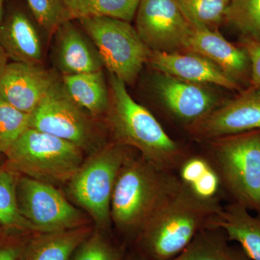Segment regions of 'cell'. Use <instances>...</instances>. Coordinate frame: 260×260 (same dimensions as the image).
I'll return each instance as SVG.
<instances>
[{
  "mask_svg": "<svg viewBox=\"0 0 260 260\" xmlns=\"http://www.w3.org/2000/svg\"><path fill=\"white\" fill-rule=\"evenodd\" d=\"M91 39L104 68L124 83L138 78L150 50L129 22L111 18L75 20Z\"/></svg>",
  "mask_w": 260,
  "mask_h": 260,
  "instance_id": "cell-7",
  "label": "cell"
},
{
  "mask_svg": "<svg viewBox=\"0 0 260 260\" xmlns=\"http://www.w3.org/2000/svg\"><path fill=\"white\" fill-rule=\"evenodd\" d=\"M61 85L71 100L90 116H105L109 105V90L103 70L62 75Z\"/></svg>",
  "mask_w": 260,
  "mask_h": 260,
  "instance_id": "cell-20",
  "label": "cell"
},
{
  "mask_svg": "<svg viewBox=\"0 0 260 260\" xmlns=\"http://www.w3.org/2000/svg\"><path fill=\"white\" fill-rule=\"evenodd\" d=\"M241 46L246 51L250 62L249 90L260 88V41L253 38L242 37Z\"/></svg>",
  "mask_w": 260,
  "mask_h": 260,
  "instance_id": "cell-30",
  "label": "cell"
},
{
  "mask_svg": "<svg viewBox=\"0 0 260 260\" xmlns=\"http://www.w3.org/2000/svg\"><path fill=\"white\" fill-rule=\"evenodd\" d=\"M236 242L251 260H260V215H252L242 205L231 203L223 206L212 223Z\"/></svg>",
  "mask_w": 260,
  "mask_h": 260,
  "instance_id": "cell-18",
  "label": "cell"
},
{
  "mask_svg": "<svg viewBox=\"0 0 260 260\" xmlns=\"http://www.w3.org/2000/svg\"><path fill=\"white\" fill-rule=\"evenodd\" d=\"M93 231L88 225L61 232L36 233L25 244L20 260H70Z\"/></svg>",
  "mask_w": 260,
  "mask_h": 260,
  "instance_id": "cell-19",
  "label": "cell"
},
{
  "mask_svg": "<svg viewBox=\"0 0 260 260\" xmlns=\"http://www.w3.org/2000/svg\"><path fill=\"white\" fill-rule=\"evenodd\" d=\"M212 167L233 203L260 215V129L210 140Z\"/></svg>",
  "mask_w": 260,
  "mask_h": 260,
  "instance_id": "cell-4",
  "label": "cell"
},
{
  "mask_svg": "<svg viewBox=\"0 0 260 260\" xmlns=\"http://www.w3.org/2000/svg\"><path fill=\"white\" fill-rule=\"evenodd\" d=\"M223 206L218 198L208 199L178 180L144 226L137 234L150 260H170L212 223Z\"/></svg>",
  "mask_w": 260,
  "mask_h": 260,
  "instance_id": "cell-1",
  "label": "cell"
},
{
  "mask_svg": "<svg viewBox=\"0 0 260 260\" xmlns=\"http://www.w3.org/2000/svg\"><path fill=\"white\" fill-rule=\"evenodd\" d=\"M174 173L159 170L141 156H130L118 174L111 218L121 232L138 234L177 184Z\"/></svg>",
  "mask_w": 260,
  "mask_h": 260,
  "instance_id": "cell-3",
  "label": "cell"
},
{
  "mask_svg": "<svg viewBox=\"0 0 260 260\" xmlns=\"http://www.w3.org/2000/svg\"><path fill=\"white\" fill-rule=\"evenodd\" d=\"M193 28L218 31L230 0H176Z\"/></svg>",
  "mask_w": 260,
  "mask_h": 260,
  "instance_id": "cell-24",
  "label": "cell"
},
{
  "mask_svg": "<svg viewBox=\"0 0 260 260\" xmlns=\"http://www.w3.org/2000/svg\"><path fill=\"white\" fill-rule=\"evenodd\" d=\"M92 118L65 93L61 80L30 114L29 127L54 135L83 151L92 153L103 145Z\"/></svg>",
  "mask_w": 260,
  "mask_h": 260,
  "instance_id": "cell-9",
  "label": "cell"
},
{
  "mask_svg": "<svg viewBox=\"0 0 260 260\" xmlns=\"http://www.w3.org/2000/svg\"><path fill=\"white\" fill-rule=\"evenodd\" d=\"M211 167L209 160L203 156L186 157L178 169V177L188 185H191L201 179Z\"/></svg>",
  "mask_w": 260,
  "mask_h": 260,
  "instance_id": "cell-29",
  "label": "cell"
},
{
  "mask_svg": "<svg viewBox=\"0 0 260 260\" xmlns=\"http://www.w3.org/2000/svg\"><path fill=\"white\" fill-rule=\"evenodd\" d=\"M72 20L111 18L131 23L140 0H61Z\"/></svg>",
  "mask_w": 260,
  "mask_h": 260,
  "instance_id": "cell-22",
  "label": "cell"
},
{
  "mask_svg": "<svg viewBox=\"0 0 260 260\" xmlns=\"http://www.w3.org/2000/svg\"><path fill=\"white\" fill-rule=\"evenodd\" d=\"M70 260H122L120 252L100 231H93Z\"/></svg>",
  "mask_w": 260,
  "mask_h": 260,
  "instance_id": "cell-28",
  "label": "cell"
},
{
  "mask_svg": "<svg viewBox=\"0 0 260 260\" xmlns=\"http://www.w3.org/2000/svg\"><path fill=\"white\" fill-rule=\"evenodd\" d=\"M231 242L220 229L208 228L170 260H251L240 246L232 245Z\"/></svg>",
  "mask_w": 260,
  "mask_h": 260,
  "instance_id": "cell-21",
  "label": "cell"
},
{
  "mask_svg": "<svg viewBox=\"0 0 260 260\" xmlns=\"http://www.w3.org/2000/svg\"><path fill=\"white\" fill-rule=\"evenodd\" d=\"M135 29L151 51H184L193 27L176 0H140Z\"/></svg>",
  "mask_w": 260,
  "mask_h": 260,
  "instance_id": "cell-10",
  "label": "cell"
},
{
  "mask_svg": "<svg viewBox=\"0 0 260 260\" xmlns=\"http://www.w3.org/2000/svg\"><path fill=\"white\" fill-rule=\"evenodd\" d=\"M109 105L106 121L114 141L133 148L159 170L178 171L186 158L180 146L146 108L135 102L126 84L115 75L109 78Z\"/></svg>",
  "mask_w": 260,
  "mask_h": 260,
  "instance_id": "cell-2",
  "label": "cell"
},
{
  "mask_svg": "<svg viewBox=\"0 0 260 260\" xmlns=\"http://www.w3.org/2000/svg\"><path fill=\"white\" fill-rule=\"evenodd\" d=\"M30 126V114L0 99V153L5 154Z\"/></svg>",
  "mask_w": 260,
  "mask_h": 260,
  "instance_id": "cell-26",
  "label": "cell"
},
{
  "mask_svg": "<svg viewBox=\"0 0 260 260\" xmlns=\"http://www.w3.org/2000/svg\"><path fill=\"white\" fill-rule=\"evenodd\" d=\"M189 186L197 194L208 199L216 198L220 188H222L218 174L213 167L205 173L201 179Z\"/></svg>",
  "mask_w": 260,
  "mask_h": 260,
  "instance_id": "cell-31",
  "label": "cell"
},
{
  "mask_svg": "<svg viewBox=\"0 0 260 260\" xmlns=\"http://www.w3.org/2000/svg\"><path fill=\"white\" fill-rule=\"evenodd\" d=\"M122 260H145V259H141V258H138V257H129V258H127V259H122Z\"/></svg>",
  "mask_w": 260,
  "mask_h": 260,
  "instance_id": "cell-35",
  "label": "cell"
},
{
  "mask_svg": "<svg viewBox=\"0 0 260 260\" xmlns=\"http://www.w3.org/2000/svg\"><path fill=\"white\" fill-rule=\"evenodd\" d=\"M225 23H227L242 37L260 41V0H230Z\"/></svg>",
  "mask_w": 260,
  "mask_h": 260,
  "instance_id": "cell-25",
  "label": "cell"
},
{
  "mask_svg": "<svg viewBox=\"0 0 260 260\" xmlns=\"http://www.w3.org/2000/svg\"><path fill=\"white\" fill-rule=\"evenodd\" d=\"M39 28L28 8H10L0 26V47L8 59L16 62L42 65L43 44Z\"/></svg>",
  "mask_w": 260,
  "mask_h": 260,
  "instance_id": "cell-14",
  "label": "cell"
},
{
  "mask_svg": "<svg viewBox=\"0 0 260 260\" xmlns=\"http://www.w3.org/2000/svg\"><path fill=\"white\" fill-rule=\"evenodd\" d=\"M9 59H8V56L5 54V51L0 47V75L4 70L5 67L9 62Z\"/></svg>",
  "mask_w": 260,
  "mask_h": 260,
  "instance_id": "cell-33",
  "label": "cell"
},
{
  "mask_svg": "<svg viewBox=\"0 0 260 260\" xmlns=\"http://www.w3.org/2000/svg\"><path fill=\"white\" fill-rule=\"evenodd\" d=\"M27 6L40 28L54 36L64 22L72 20L61 0H25Z\"/></svg>",
  "mask_w": 260,
  "mask_h": 260,
  "instance_id": "cell-27",
  "label": "cell"
},
{
  "mask_svg": "<svg viewBox=\"0 0 260 260\" xmlns=\"http://www.w3.org/2000/svg\"><path fill=\"white\" fill-rule=\"evenodd\" d=\"M5 155L10 170L54 186L67 184L84 161L79 147L30 127Z\"/></svg>",
  "mask_w": 260,
  "mask_h": 260,
  "instance_id": "cell-5",
  "label": "cell"
},
{
  "mask_svg": "<svg viewBox=\"0 0 260 260\" xmlns=\"http://www.w3.org/2000/svg\"><path fill=\"white\" fill-rule=\"evenodd\" d=\"M155 87L168 110L187 126L215 108L213 94L201 84L160 73L155 78Z\"/></svg>",
  "mask_w": 260,
  "mask_h": 260,
  "instance_id": "cell-13",
  "label": "cell"
},
{
  "mask_svg": "<svg viewBox=\"0 0 260 260\" xmlns=\"http://www.w3.org/2000/svg\"><path fill=\"white\" fill-rule=\"evenodd\" d=\"M254 90V92H255V93L256 94H257V95H259V96L260 97V88L257 89V90Z\"/></svg>",
  "mask_w": 260,
  "mask_h": 260,
  "instance_id": "cell-36",
  "label": "cell"
},
{
  "mask_svg": "<svg viewBox=\"0 0 260 260\" xmlns=\"http://www.w3.org/2000/svg\"><path fill=\"white\" fill-rule=\"evenodd\" d=\"M18 174L9 169L0 170V225L20 232H34L20 213L17 199Z\"/></svg>",
  "mask_w": 260,
  "mask_h": 260,
  "instance_id": "cell-23",
  "label": "cell"
},
{
  "mask_svg": "<svg viewBox=\"0 0 260 260\" xmlns=\"http://www.w3.org/2000/svg\"><path fill=\"white\" fill-rule=\"evenodd\" d=\"M17 199L20 213L34 233L70 230L89 225L88 217L70 203L55 186L19 177Z\"/></svg>",
  "mask_w": 260,
  "mask_h": 260,
  "instance_id": "cell-8",
  "label": "cell"
},
{
  "mask_svg": "<svg viewBox=\"0 0 260 260\" xmlns=\"http://www.w3.org/2000/svg\"><path fill=\"white\" fill-rule=\"evenodd\" d=\"M187 127L197 139L208 141L260 129V97L247 89Z\"/></svg>",
  "mask_w": 260,
  "mask_h": 260,
  "instance_id": "cell-11",
  "label": "cell"
},
{
  "mask_svg": "<svg viewBox=\"0 0 260 260\" xmlns=\"http://www.w3.org/2000/svg\"><path fill=\"white\" fill-rule=\"evenodd\" d=\"M25 244L0 243V260H20Z\"/></svg>",
  "mask_w": 260,
  "mask_h": 260,
  "instance_id": "cell-32",
  "label": "cell"
},
{
  "mask_svg": "<svg viewBox=\"0 0 260 260\" xmlns=\"http://www.w3.org/2000/svg\"><path fill=\"white\" fill-rule=\"evenodd\" d=\"M60 82L42 65L12 61L0 75V99L30 114Z\"/></svg>",
  "mask_w": 260,
  "mask_h": 260,
  "instance_id": "cell-12",
  "label": "cell"
},
{
  "mask_svg": "<svg viewBox=\"0 0 260 260\" xmlns=\"http://www.w3.org/2000/svg\"><path fill=\"white\" fill-rule=\"evenodd\" d=\"M184 51L211 61L240 85L249 83L251 67L246 51L228 42L218 31L193 28Z\"/></svg>",
  "mask_w": 260,
  "mask_h": 260,
  "instance_id": "cell-17",
  "label": "cell"
},
{
  "mask_svg": "<svg viewBox=\"0 0 260 260\" xmlns=\"http://www.w3.org/2000/svg\"><path fill=\"white\" fill-rule=\"evenodd\" d=\"M54 64L62 75L93 73L104 69L102 58L91 39L75 23L68 20L54 34Z\"/></svg>",
  "mask_w": 260,
  "mask_h": 260,
  "instance_id": "cell-15",
  "label": "cell"
},
{
  "mask_svg": "<svg viewBox=\"0 0 260 260\" xmlns=\"http://www.w3.org/2000/svg\"><path fill=\"white\" fill-rule=\"evenodd\" d=\"M130 156L127 147L115 142L104 144L92 152L67 183L71 199L101 230L108 229L112 223L113 191L118 174Z\"/></svg>",
  "mask_w": 260,
  "mask_h": 260,
  "instance_id": "cell-6",
  "label": "cell"
},
{
  "mask_svg": "<svg viewBox=\"0 0 260 260\" xmlns=\"http://www.w3.org/2000/svg\"><path fill=\"white\" fill-rule=\"evenodd\" d=\"M5 3H6V0H0V26H1L5 16Z\"/></svg>",
  "mask_w": 260,
  "mask_h": 260,
  "instance_id": "cell-34",
  "label": "cell"
},
{
  "mask_svg": "<svg viewBox=\"0 0 260 260\" xmlns=\"http://www.w3.org/2000/svg\"><path fill=\"white\" fill-rule=\"evenodd\" d=\"M148 62L160 73L190 83H210L229 90H241V85L217 65L194 53L151 51Z\"/></svg>",
  "mask_w": 260,
  "mask_h": 260,
  "instance_id": "cell-16",
  "label": "cell"
}]
</instances>
